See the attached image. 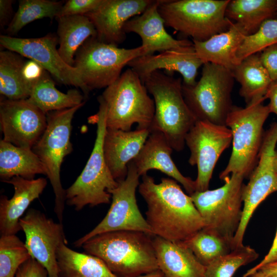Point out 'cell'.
Masks as SVG:
<instances>
[{"label":"cell","mask_w":277,"mask_h":277,"mask_svg":"<svg viewBox=\"0 0 277 277\" xmlns=\"http://www.w3.org/2000/svg\"><path fill=\"white\" fill-rule=\"evenodd\" d=\"M56 259L59 277H118L100 258L74 251L63 243Z\"/></svg>","instance_id":"obj_29"},{"label":"cell","mask_w":277,"mask_h":277,"mask_svg":"<svg viewBox=\"0 0 277 277\" xmlns=\"http://www.w3.org/2000/svg\"><path fill=\"white\" fill-rule=\"evenodd\" d=\"M261 62L273 82H277V44L260 52Z\"/></svg>","instance_id":"obj_39"},{"label":"cell","mask_w":277,"mask_h":277,"mask_svg":"<svg viewBox=\"0 0 277 277\" xmlns=\"http://www.w3.org/2000/svg\"><path fill=\"white\" fill-rule=\"evenodd\" d=\"M98 99L106 107L107 128L130 131L134 124L137 129L150 130L155 104L139 76L130 68L105 88Z\"/></svg>","instance_id":"obj_4"},{"label":"cell","mask_w":277,"mask_h":277,"mask_svg":"<svg viewBox=\"0 0 277 277\" xmlns=\"http://www.w3.org/2000/svg\"><path fill=\"white\" fill-rule=\"evenodd\" d=\"M103 0H69L63 5L56 18L61 17L86 15L95 10Z\"/></svg>","instance_id":"obj_38"},{"label":"cell","mask_w":277,"mask_h":277,"mask_svg":"<svg viewBox=\"0 0 277 277\" xmlns=\"http://www.w3.org/2000/svg\"><path fill=\"white\" fill-rule=\"evenodd\" d=\"M265 97L269 100L268 105L270 113H274L277 115V82L272 83Z\"/></svg>","instance_id":"obj_44"},{"label":"cell","mask_w":277,"mask_h":277,"mask_svg":"<svg viewBox=\"0 0 277 277\" xmlns=\"http://www.w3.org/2000/svg\"><path fill=\"white\" fill-rule=\"evenodd\" d=\"M249 277H271L263 275L260 274L258 272L256 271L252 274Z\"/></svg>","instance_id":"obj_48"},{"label":"cell","mask_w":277,"mask_h":277,"mask_svg":"<svg viewBox=\"0 0 277 277\" xmlns=\"http://www.w3.org/2000/svg\"><path fill=\"white\" fill-rule=\"evenodd\" d=\"M277 123L271 124L265 132L257 165L244 186L243 214L239 227L233 238V248L244 245V236L251 216L259 205L270 194L277 191V173L273 166L276 153Z\"/></svg>","instance_id":"obj_13"},{"label":"cell","mask_w":277,"mask_h":277,"mask_svg":"<svg viewBox=\"0 0 277 277\" xmlns=\"http://www.w3.org/2000/svg\"><path fill=\"white\" fill-rule=\"evenodd\" d=\"M247 33L239 24L232 22L229 29L204 42L193 41L199 58L203 64L210 63L231 71L240 63L238 51Z\"/></svg>","instance_id":"obj_25"},{"label":"cell","mask_w":277,"mask_h":277,"mask_svg":"<svg viewBox=\"0 0 277 277\" xmlns=\"http://www.w3.org/2000/svg\"><path fill=\"white\" fill-rule=\"evenodd\" d=\"M143 82L155 104L150 132L162 133L174 150L182 151L185 137L196 121L185 101L181 78L156 70Z\"/></svg>","instance_id":"obj_3"},{"label":"cell","mask_w":277,"mask_h":277,"mask_svg":"<svg viewBox=\"0 0 277 277\" xmlns=\"http://www.w3.org/2000/svg\"><path fill=\"white\" fill-rule=\"evenodd\" d=\"M178 182L163 177L156 184L147 174L142 176L138 191L146 202V220L154 235L183 242L204 227L203 220L191 196Z\"/></svg>","instance_id":"obj_1"},{"label":"cell","mask_w":277,"mask_h":277,"mask_svg":"<svg viewBox=\"0 0 277 277\" xmlns=\"http://www.w3.org/2000/svg\"><path fill=\"white\" fill-rule=\"evenodd\" d=\"M19 225L31 256L45 268L49 277H59L57 250L62 243L68 244L62 223L31 208L20 219Z\"/></svg>","instance_id":"obj_16"},{"label":"cell","mask_w":277,"mask_h":277,"mask_svg":"<svg viewBox=\"0 0 277 277\" xmlns=\"http://www.w3.org/2000/svg\"><path fill=\"white\" fill-rule=\"evenodd\" d=\"M47 175L44 165L32 148L0 141V177L2 181L14 176L34 179L35 175Z\"/></svg>","instance_id":"obj_26"},{"label":"cell","mask_w":277,"mask_h":277,"mask_svg":"<svg viewBox=\"0 0 277 277\" xmlns=\"http://www.w3.org/2000/svg\"><path fill=\"white\" fill-rule=\"evenodd\" d=\"M46 72L39 64L30 60L25 61L23 67L24 76L32 89Z\"/></svg>","instance_id":"obj_41"},{"label":"cell","mask_w":277,"mask_h":277,"mask_svg":"<svg viewBox=\"0 0 277 277\" xmlns=\"http://www.w3.org/2000/svg\"><path fill=\"white\" fill-rule=\"evenodd\" d=\"M231 130L226 126L196 121L185 137L190 155L188 162L196 165L195 191L209 189L215 165L222 153L232 143Z\"/></svg>","instance_id":"obj_14"},{"label":"cell","mask_w":277,"mask_h":277,"mask_svg":"<svg viewBox=\"0 0 277 277\" xmlns=\"http://www.w3.org/2000/svg\"><path fill=\"white\" fill-rule=\"evenodd\" d=\"M230 0H160L159 12L166 26L192 41L204 42L228 30L225 16Z\"/></svg>","instance_id":"obj_6"},{"label":"cell","mask_w":277,"mask_h":277,"mask_svg":"<svg viewBox=\"0 0 277 277\" xmlns=\"http://www.w3.org/2000/svg\"><path fill=\"white\" fill-rule=\"evenodd\" d=\"M275 262H277V229L272 244L268 253L258 264L249 269L241 277H249L263 266Z\"/></svg>","instance_id":"obj_42"},{"label":"cell","mask_w":277,"mask_h":277,"mask_svg":"<svg viewBox=\"0 0 277 277\" xmlns=\"http://www.w3.org/2000/svg\"><path fill=\"white\" fill-rule=\"evenodd\" d=\"M272 18L277 19V0H276V5H275V8L274 13Z\"/></svg>","instance_id":"obj_49"},{"label":"cell","mask_w":277,"mask_h":277,"mask_svg":"<svg viewBox=\"0 0 277 277\" xmlns=\"http://www.w3.org/2000/svg\"><path fill=\"white\" fill-rule=\"evenodd\" d=\"M31 256L16 234L1 235L0 277H15L19 267Z\"/></svg>","instance_id":"obj_35"},{"label":"cell","mask_w":277,"mask_h":277,"mask_svg":"<svg viewBox=\"0 0 277 277\" xmlns=\"http://www.w3.org/2000/svg\"><path fill=\"white\" fill-rule=\"evenodd\" d=\"M58 52L68 65L73 66L74 56L89 38L96 36L95 27L86 15H78L57 18Z\"/></svg>","instance_id":"obj_28"},{"label":"cell","mask_w":277,"mask_h":277,"mask_svg":"<svg viewBox=\"0 0 277 277\" xmlns=\"http://www.w3.org/2000/svg\"><path fill=\"white\" fill-rule=\"evenodd\" d=\"M234 78L231 70L210 63L203 64L202 76L194 86L183 84V94L196 121L226 126L233 105Z\"/></svg>","instance_id":"obj_8"},{"label":"cell","mask_w":277,"mask_h":277,"mask_svg":"<svg viewBox=\"0 0 277 277\" xmlns=\"http://www.w3.org/2000/svg\"><path fill=\"white\" fill-rule=\"evenodd\" d=\"M149 134L147 129L136 128L134 131L106 129L103 142L104 158L117 182L126 178L128 164L139 154Z\"/></svg>","instance_id":"obj_20"},{"label":"cell","mask_w":277,"mask_h":277,"mask_svg":"<svg viewBox=\"0 0 277 277\" xmlns=\"http://www.w3.org/2000/svg\"><path fill=\"white\" fill-rule=\"evenodd\" d=\"M277 44V19L264 21L253 34L245 37L237 52L239 62L247 56L261 52L266 48Z\"/></svg>","instance_id":"obj_37"},{"label":"cell","mask_w":277,"mask_h":277,"mask_svg":"<svg viewBox=\"0 0 277 277\" xmlns=\"http://www.w3.org/2000/svg\"><path fill=\"white\" fill-rule=\"evenodd\" d=\"M264 101L244 108L233 106L229 112L226 126L231 131L232 149L226 168L220 173L221 180L233 173L248 179L256 167L265 133L264 124L270 113Z\"/></svg>","instance_id":"obj_5"},{"label":"cell","mask_w":277,"mask_h":277,"mask_svg":"<svg viewBox=\"0 0 277 277\" xmlns=\"http://www.w3.org/2000/svg\"><path fill=\"white\" fill-rule=\"evenodd\" d=\"M258 256L253 248L244 245L206 266L204 277H232L239 268L255 261Z\"/></svg>","instance_id":"obj_36"},{"label":"cell","mask_w":277,"mask_h":277,"mask_svg":"<svg viewBox=\"0 0 277 277\" xmlns=\"http://www.w3.org/2000/svg\"><path fill=\"white\" fill-rule=\"evenodd\" d=\"M140 177L133 161H131L126 178L118 182L117 186L110 192L112 202L107 214L92 230L74 242L75 247H82L89 239L106 232L135 231L154 235L136 202L135 193Z\"/></svg>","instance_id":"obj_12"},{"label":"cell","mask_w":277,"mask_h":277,"mask_svg":"<svg viewBox=\"0 0 277 277\" xmlns=\"http://www.w3.org/2000/svg\"><path fill=\"white\" fill-rule=\"evenodd\" d=\"M182 243L191 250L205 267L233 250L231 241L205 228Z\"/></svg>","instance_id":"obj_33"},{"label":"cell","mask_w":277,"mask_h":277,"mask_svg":"<svg viewBox=\"0 0 277 277\" xmlns=\"http://www.w3.org/2000/svg\"><path fill=\"white\" fill-rule=\"evenodd\" d=\"M20 54L7 50L0 52V93L7 99H27L32 88L23 74L25 61Z\"/></svg>","instance_id":"obj_32"},{"label":"cell","mask_w":277,"mask_h":277,"mask_svg":"<svg viewBox=\"0 0 277 277\" xmlns=\"http://www.w3.org/2000/svg\"><path fill=\"white\" fill-rule=\"evenodd\" d=\"M203 64L193 44L168 50L157 55L142 56L133 59L127 65L142 82L153 72L165 69L170 72L180 73L183 77V84L194 86L197 82L198 69Z\"/></svg>","instance_id":"obj_19"},{"label":"cell","mask_w":277,"mask_h":277,"mask_svg":"<svg viewBox=\"0 0 277 277\" xmlns=\"http://www.w3.org/2000/svg\"><path fill=\"white\" fill-rule=\"evenodd\" d=\"M244 179L241 175L231 174L223 181L222 187L195 191L190 195L203 220V228L213 231L232 243L242 217Z\"/></svg>","instance_id":"obj_11"},{"label":"cell","mask_w":277,"mask_h":277,"mask_svg":"<svg viewBox=\"0 0 277 277\" xmlns=\"http://www.w3.org/2000/svg\"><path fill=\"white\" fill-rule=\"evenodd\" d=\"M232 72L240 84L239 94L246 105L266 99L265 95L273 82L261 62L260 52L245 58Z\"/></svg>","instance_id":"obj_27"},{"label":"cell","mask_w":277,"mask_h":277,"mask_svg":"<svg viewBox=\"0 0 277 277\" xmlns=\"http://www.w3.org/2000/svg\"><path fill=\"white\" fill-rule=\"evenodd\" d=\"M153 244L164 277H204L206 267L183 243L154 235Z\"/></svg>","instance_id":"obj_24"},{"label":"cell","mask_w":277,"mask_h":277,"mask_svg":"<svg viewBox=\"0 0 277 277\" xmlns=\"http://www.w3.org/2000/svg\"><path fill=\"white\" fill-rule=\"evenodd\" d=\"M12 3L13 1L11 0H0V25L1 28H4L8 24H9V22L12 14Z\"/></svg>","instance_id":"obj_43"},{"label":"cell","mask_w":277,"mask_h":277,"mask_svg":"<svg viewBox=\"0 0 277 277\" xmlns=\"http://www.w3.org/2000/svg\"><path fill=\"white\" fill-rule=\"evenodd\" d=\"M152 235L141 231L102 233L82 246L118 277H136L159 269Z\"/></svg>","instance_id":"obj_2"},{"label":"cell","mask_w":277,"mask_h":277,"mask_svg":"<svg viewBox=\"0 0 277 277\" xmlns=\"http://www.w3.org/2000/svg\"><path fill=\"white\" fill-rule=\"evenodd\" d=\"M84 97L75 89L63 93L56 89L54 81L48 72L34 85L28 101L41 110L45 114L78 106Z\"/></svg>","instance_id":"obj_31"},{"label":"cell","mask_w":277,"mask_h":277,"mask_svg":"<svg viewBox=\"0 0 277 277\" xmlns=\"http://www.w3.org/2000/svg\"><path fill=\"white\" fill-rule=\"evenodd\" d=\"M63 4L50 0H20L18 8L6 29L9 34L17 33L24 26L36 19L56 16Z\"/></svg>","instance_id":"obj_34"},{"label":"cell","mask_w":277,"mask_h":277,"mask_svg":"<svg viewBox=\"0 0 277 277\" xmlns=\"http://www.w3.org/2000/svg\"><path fill=\"white\" fill-rule=\"evenodd\" d=\"M159 3L160 0L154 1L142 14L129 20L124 27L125 33L138 34L142 39L141 45L146 49L148 55L192 45L193 42L188 39H176L167 33L158 10Z\"/></svg>","instance_id":"obj_23"},{"label":"cell","mask_w":277,"mask_h":277,"mask_svg":"<svg viewBox=\"0 0 277 277\" xmlns=\"http://www.w3.org/2000/svg\"><path fill=\"white\" fill-rule=\"evenodd\" d=\"M0 124L3 140L32 148L46 129L47 117L27 99H1Z\"/></svg>","instance_id":"obj_17"},{"label":"cell","mask_w":277,"mask_h":277,"mask_svg":"<svg viewBox=\"0 0 277 277\" xmlns=\"http://www.w3.org/2000/svg\"><path fill=\"white\" fill-rule=\"evenodd\" d=\"M46 114L47 126L32 148L45 166L55 195L54 211L62 223L66 193L61 181V167L64 159L72 151L70 142L72 120L76 111L84 104Z\"/></svg>","instance_id":"obj_9"},{"label":"cell","mask_w":277,"mask_h":277,"mask_svg":"<svg viewBox=\"0 0 277 277\" xmlns=\"http://www.w3.org/2000/svg\"><path fill=\"white\" fill-rule=\"evenodd\" d=\"M147 55V50L142 45L131 49L121 48L91 37L77 51L73 67L78 70L89 92L107 88L119 78L122 69L130 61Z\"/></svg>","instance_id":"obj_10"},{"label":"cell","mask_w":277,"mask_h":277,"mask_svg":"<svg viewBox=\"0 0 277 277\" xmlns=\"http://www.w3.org/2000/svg\"><path fill=\"white\" fill-rule=\"evenodd\" d=\"M273 166L274 171L277 173V152L273 158Z\"/></svg>","instance_id":"obj_47"},{"label":"cell","mask_w":277,"mask_h":277,"mask_svg":"<svg viewBox=\"0 0 277 277\" xmlns=\"http://www.w3.org/2000/svg\"><path fill=\"white\" fill-rule=\"evenodd\" d=\"M99 110L95 115L96 135L90 156L81 174L66 190V202L80 211L87 205L91 207L108 204L111 191L118 185L105 160L104 138L106 131V111L104 104L98 100Z\"/></svg>","instance_id":"obj_7"},{"label":"cell","mask_w":277,"mask_h":277,"mask_svg":"<svg viewBox=\"0 0 277 277\" xmlns=\"http://www.w3.org/2000/svg\"><path fill=\"white\" fill-rule=\"evenodd\" d=\"M136 277H164L163 273L159 269L145 273Z\"/></svg>","instance_id":"obj_46"},{"label":"cell","mask_w":277,"mask_h":277,"mask_svg":"<svg viewBox=\"0 0 277 277\" xmlns=\"http://www.w3.org/2000/svg\"><path fill=\"white\" fill-rule=\"evenodd\" d=\"M276 0H232L228 4L225 16L239 24L247 35L258 31L262 23L272 18Z\"/></svg>","instance_id":"obj_30"},{"label":"cell","mask_w":277,"mask_h":277,"mask_svg":"<svg viewBox=\"0 0 277 277\" xmlns=\"http://www.w3.org/2000/svg\"><path fill=\"white\" fill-rule=\"evenodd\" d=\"M15 277H49L47 270L31 257L18 268Z\"/></svg>","instance_id":"obj_40"},{"label":"cell","mask_w":277,"mask_h":277,"mask_svg":"<svg viewBox=\"0 0 277 277\" xmlns=\"http://www.w3.org/2000/svg\"><path fill=\"white\" fill-rule=\"evenodd\" d=\"M3 182L11 184L14 192L10 199L5 195L1 196V235L16 234L22 230L20 219L32 202L42 193L47 185V180L44 177L29 180L14 176Z\"/></svg>","instance_id":"obj_21"},{"label":"cell","mask_w":277,"mask_h":277,"mask_svg":"<svg viewBox=\"0 0 277 277\" xmlns=\"http://www.w3.org/2000/svg\"><path fill=\"white\" fill-rule=\"evenodd\" d=\"M256 271L264 276L277 277V262L266 264Z\"/></svg>","instance_id":"obj_45"},{"label":"cell","mask_w":277,"mask_h":277,"mask_svg":"<svg viewBox=\"0 0 277 277\" xmlns=\"http://www.w3.org/2000/svg\"><path fill=\"white\" fill-rule=\"evenodd\" d=\"M152 0H103L94 11L86 14L93 24L96 37L101 42L117 46L126 39L124 27L132 17L142 14Z\"/></svg>","instance_id":"obj_18"},{"label":"cell","mask_w":277,"mask_h":277,"mask_svg":"<svg viewBox=\"0 0 277 277\" xmlns=\"http://www.w3.org/2000/svg\"><path fill=\"white\" fill-rule=\"evenodd\" d=\"M58 38L52 34L37 38H18L1 35V46L39 64L62 84L88 91L77 69L66 63L61 57L56 45Z\"/></svg>","instance_id":"obj_15"},{"label":"cell","mask_w":277,"mask_h":277,"mask_svg":"<svg viewBox=\"0 0 277 277\" xmlns=\"http://www.w3.org/2000/svg\"><path fill=\"white\" fill-rule=\"evenodd\" d=\"M172 150L162 133L151 131L142 150L133 162L140 176L146 174L150 170H157L180 183L190 195L195 191V181L185 176L177 169L171 156Z\"/></svg>","instance_id":"obj_22"}]
</instances>
